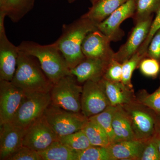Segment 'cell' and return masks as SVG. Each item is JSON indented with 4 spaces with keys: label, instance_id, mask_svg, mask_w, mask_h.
Returning a JSON list of instances; mask_svg holds the SVG:
<instances>
[{
    "label": "cell",
    "instance_id": "cell-23",
    "mask_svg": "<svg viewBox=\"0 0 160 160\" xmlns=\"http://www.w3.org/2000/svg\"><path fill=\"white\" fill-rule=\"evenodd\" d=\"M82 130L92 146L108 147L111 145L110 140L106 132L93 120L89 118Z\"/></svg>",
    "mask_w": 160,
    "mask_h": 160
},
{
    "label": "cell",
    "instance_id": "cell-37",
    "mask_svg": "<svg viewBox=\"0 0 160 160\" xmlns=\"http://www.w3.org/2000/svg\"><path fill=\"white\" fill-rule=\"evenodd\" d=\"M157 142L158 148L160 153V138H156Z\"/></svg>",
    "mask_w": 160,
    "mask_h": 160
},
{
    "label": "cell",
    "instance_id": "cell-19",
    "mask_svg": "<svg viewBox=\"0 0 160 160\" xmlns=\"http://www.w3.org/2000/svg\"><path fill=\"white\" fill-rule=\"evenodd\" d=\"M129 0H98L82 16L98 24L102 22Z\"/></svg>",
    "mask_w": 160,
    "mask_h": 160
},
{
    "label": "cell",
    "instance_id": "cell-35",
    "mask_svg": "<svg viewBox=\"0 0 160 160\" xmlns=\"http://www.w3.org/2000/svg\"><path fill=\"white\" fill-rule=\"evenodd\" d=\"M146 57L155 59L160 62V29L155 33L149 43Z\"/></svg>",
    "mask_w": 160,
    "mask_h": 160
},
{
    "label": "cell",
    "instance_id": "cell-21",
    "mask_svg": "<svg viewBox=\"0 0 160 160\" xmlns=\"http://www.w3.org/2000/svg\"><path fill=\"white\" fill-rule=\"evenodd\" d=\"M35 0H0V11L14 23L18 22L33 9Z\"/></svg>",
    "mask_w": 160,
    "mask_h": 160
},
{
    "label": "cell",
    "instance_id": "cell-39",
    "mask_svg": "<svg viewBox=\"0 0 160 160\" xmlns=\"http://www.w3.org/2000/svg\"><path fill=\"white\" fill-rule=\"evenodd\" d=\"M98 0H90V2H91L92 4H93V3L95 2H97Z\"/></svg>",
    "mask_w": 160,
    "mask_h": 160
},
{
    "label": "cell",
    "instance_id": "cell-17",
    "mask_svg": "<svg viewBox=\"0 0 160 160\" xmlns=\"http://www.w3.org/2000/svg\"><path fill=\"white\" fill-rule=\"evenodd\" d=\"M145 142L136 140L115 142L108 147L112 160H140Z\"/></svg>",
    "mask_w": 160,
    "mask_h": 160
},
{
    "label": "cell",
    "instance_id": "cell-26",
    "mask_svg": "<svg viewBox=\"0 0 160 160\" xmlns=\"http://www.w3.org/2000/svg\"><path fill=\"white\" fill-rule=\"evenodd\" d=\"M118 106H109L102 112L89 118L96 122L105 130L109 136L111 144L114 142V141L112 126V119Z\"/></svg>",
    "mask_w": 160,
    "mask_h": 160
},
{
    "label": "cell",
    "instance_id": "cell-32",
    "mask_svg": "<svg viewBox=\"0 0 160 160\" xmlns=\"http://www.w3.org/2000/svg\"><path fill=\"white\" fill-rule=\"evenodd\" d=\"M140 160H160V153L155 137L145 142Z\"/></svg>",
    "mask_w": 160,
    "mask_h": 160
},
{
    "label": "cell",
    "instance_id": "cell-29",
    "mask_svg": "<svg viewBox=\"0 0 160 160\" xmlns=\"http://www.w3.org/2000/svg\"><path fill=\"white\" fill-rule=\"evenodd\" d=\"M159 78L160 85L154 92L149 93L143 89L136 95L138 102L151 108L157 113H160V74Z\"/></svg>",
    "mask_w": 160,
    "mask_h": 160
},
{
    "label": "cell",
    "instance_id": "cell-16",
    "mask_svg": "<svg viewBox=\"0 0 160 160\" xmlns=\"http://www.w3.org/2000/svg\"><path fill=\"white\" fill-rule=\"evenodd\" d=\"M109 62L99 59L86 58L74 68L70 69V72L79 83L99 81L102 78Z\"/></svg>",
    "mask_w": 160,
    "mask_h": 160
},
{
    "label": "cell",
    "instance_id": "cell-30",
    "mask_svg": "<svg viewBox=\"0 0 160 160\" xmlns=\"http://www.w3.org/2000/svg\"><path fill=\"white\" fill-rule=\"evenodd\" d=\"M138 68L141 73L147 77L155 79L160 74V62L152 58L147 57L144 58Z\"/></svg>",
    "mask_w": 160,
    "mask_h": 160
},
{
    "label": "cell",
    "instance_id": "cell-7",
    "mask_svg": "<svg viewBox=\"0 0 160 160\" xmlns=\"http://www.w3.org/2000/svg\"><path fill=\"white\" fill-rule=\"evenodd\" d=\"M51 102L50 92L26 94L25 99L11 123L20 128L27 129L44 115Z\"/></svg>",
    "mask_w": 160,
    "mask_h": 160
},
{
    "label": "cell",
    "instance_id": "cell-5",
    "mask_svg": "<svg viewBox=\"0 0 160 160\" xmlns=\"http://www.w3.org/2000/svg\"><path fill=\"white\" fill-rule=\"evenodd\" d=\"M72 75L66 76L53 84L50 92L51 103L75 112H81L82 86Z\"/></svg>",
    "mask_w": 160,
    "mask_h": 160
},
{
    "label": "cell",
    "instance_id": "cell-14",
    "mask_svg": "<svg viewBox=\"0 0 160 160\" xmlns=\"http://www.w3.org/2000/svg\"><path fill=\"white\" fill-rule=\"evenodd\" d=\"M20 50L6 36V29L0 30V80L11 82L16 70Z\"/></svg>",
    "mask_w": 160,
    "mask_h": 160
},
{
    "label": "cell",
    "instance_id": "cell-8",
    "mask_svg": "<svg viewBox=\"0 0 160 160\" xmlns=\"http://www.w3.org/2000/svg\"><path fill=\"white\" fill-rule=\"evenodd\" d=\"M110 106L102 78L84 83L81 97V112L89 118L100 113Z\"/></svg>",
    "mask_w": 160,
    "mask_h": 160
},
{
    "label": "cell",
    "instance_id": "cell-20",
    "mask_svg": "<svg viewBox=\"0 0 160 160\" xmlns=\"http://www.w3.org/2000/svg\"><path fill=\"white\" fill-rule=\"evenodd\" d=\"M112 126L114 142L135 140L130 120L122 106H118L112 119Z\"/></svg>",
    "mask_w": 160,
    "mask_h": 160
},
{
    "label": "cell",
    "instance_id": "cell-4",
    "mask_svg": "<svg viewBox=\"0 0 160 160\" xmlns=\"http://www.w3.org/2000/svg\"><path fill=\"white\" fill-rule=\"evenodd\" d=\"M129 116L135 140L146 142L154 137L157 113L137 100L124 105Z\"/></svg>",
    "mask_w": 160,
    "mask_h": 160
},
{
    "label": "cell",
    "instance_id": "cell-38",
    "mask_svg": "<svg viewBox=\"0 0 160 160\" xmlns=\"http://www.w3.org/2000/svg\"><path fill=\"white\" fill-rule=\"evenodd\" d=\"M76 1H77V0H67V1H68V2L69 3L74 2Z\"/></svg>",
    "mask_w": 160,
    "mask_h": 160
},
{
    "label": "cell",
    "instance_id": "cell-15",
    "mask_svg": "<svg viewBox=\"0 0 160 160\" xmlns=\"http://www.w3.org/2000/svg\"><path fill=\"white\" fill-rule=\"evenodd\" d=\"M26 130L11 122L0 125V160H6L22 146Z\"/></svg>",
    "mask_w": 160,
    "mask_h": 160
},
{
    "label": "cell",
    "instance_id": "cell-6",
    "mask_svg": "<svg viewBox=\"0 0 160 160\" xmlns=\"http://www.w3.org/2000/svg\"><path fill=\"white\" fill-rule=\"evenodd\" d=\"M44 115L59 137L82 129L89 121V118L81 112L68 111L51 102Z\"/></svg>",
    "mask_w": 160,
    "mask_h": 160
},
{
    "label": "cell",
    "instance_id": "cell-2",
    "mask_svg": "<svg viewBox=\"0 0 160 160\" xmlns=\"http://www.w3.org/2000/svg\"><path fill=\"white\" fill-rule=\"evenodd\" d=\"M18 47L20 51L37 59L43 71L52 84L71 74L65 58L55 42L42 45L32 41H24Z\"/></svg>",
    "mask_w": 160,
    "mask_h": 160
},
{
    "label": "cell",
    "instance_id": "cell-34",
    "mask_svg": "<svg viewBox=\"0 0 160 160\" xmlns=\"http://www.w3.org/2000/svg\"><path fill=\"white\" fill-rule=\"evenodd\" d=\"M156 14V15L155 18L152 20L149 34L147 36L146 39L138 50V51L141 53H146L148 46L152 38L156 32L160 29V8Z\"/></svg>",
    "mask_w": 160,
    "mask_h": 160
},
{
    "label": "cell",
    "instance_id": "cell-33",
    "mask_svg": "<svg viewBox=\"0 0 160 160\" xmlns=\"http://www.w3.org/2000/svg\"><path fill=\"white\" fill-rule=\"evenodd\" d=\"M6 160H42L38 151L22 146Z\"/></svg>",
    "mask_w": 160,
    "mask_h": 160
},
{
    "label": "cell",
    "instance_id": "cell-18",
    "mask_svg": "<svg viewBox=\"0 0 160 160\" xmlns=\"http://www.w3.org/2000/svg\"><path fill=\"white\" fill-rule=\"evenodd\" d=\"M104 88L110 106H123L137 101L134 89L122 82H113L102 78Z\"/></svg>",
    "mask_w": 160,
    "mask_h": 160
},
{
    "label": "cell",
    "instance_id": "cell-24",
    "mask_svg": "<svg viewBox=\"0 0 160 160\" xmlns=\"http://www.w3.org/2000/svg\"><path fill=\"white\" fill-rule=\"evenodd\" d=\"M135 9L132 16L134 25L156 13L160 8V0H134Z\"/></svg>",
    "mask_w": 160,
    "mask_h": 160
},
{
    "label": "cell",
    "instance_id": "cell-11",
    "mask_svg": "<svg viewBox=\"0 0 160 160\" xmlns=\"http://www.w3.org/2000/svg\"><path fill=\"white\" fill-rule=\"evenodd\" d=\"M135 9L134 0H129L106 19L99 23L98 29L106 35L111 42L120 41L125 35V32L120 26L124 21L132 18Z\"/></svg>",
    "mask_w": 160,
    "mask_h": 160
},
{
    "label": "cell",
    "instance_id": "cell-3",
    "mask_svg": "<svg viewBox=\"0 0 160 160\" xmlns=\"http://www.w3.org/2000/svg\"><path fill=\"white\" fill-rule=\"evenodd\" d=\"M11 82L26 94L50 92L53 85L37 59L20 51L16 70Z\"/></svg>",
    "mask_w": 160,
    "mask_h": 160
},
{
    "label": "cell",
    "instance_id": "cell-28",
    "mask_svg": "<svg viewBox=\"0 0 160 160\" xmlns=\"http://www.w3.org/2000/svg\"><path fill=\"white\" fill-rule=\"evenodd\" d=\"M77 160H112L108 147L92 146L77 152Z\"/></svg>",
    "mask_w": 160,
    "mask_h": 160
},
{
    "label": "cell",
    "instance_id": "cell-9",
    "mask_svg": "<svg viewBox=\"0 0 160 160\" xmlns=\"http://www.w3.org/2000/svg\"><path fill=\"white\" fill-rule=\"evenodd\" d=\"M58 140V136L43 115L26 129L22 146L38 152Z\"/></svg>",
    "mask_w": 160,
    "mask_h": 160
},
{
    "label": "cell",
    "instance_id": "cell-27",
    "mask_svg": "<svg viewBox=\"0 0 160 160\" xmlns=\"http://www.w3.org/2000/svg\"><path fill=\"white\" fill-rule=\"evenodd\" d=\"M146 57V53H142L138 51L130 58L122 63V82L123 84L129 88L133 89L131 82L132 73L136 69L138 68L142 60Z\"/></svg>",
    "mask_w": 160,
    "mask_h": 160
},
{
    "label": "cell",
    "instance_id": "cell-36",
    "mask_svg": "<svg viewBox=\"0 0 160 160\" xmlns=\"http://www.w3.org/2000/svg\"><path fill=\"white\" fill-rule=\"evenodd\" d=\"M155 137L160 138V113H157Z\"/></svg>",
    "mask_w": 160,
    "mask_h": 160
},
{
    "label": "cell",
    "instance_id": "cell-25",
    "mask_svg": "<svg viewBox=\"0 0 160 160\" xmlns=\"http://www.w3.org/2000/svg\"><path fill=\"white\" fill-rule=\"evenodd\" d=\"M59 141L75 151L79 152L92 146L82 130L63 136L59 137Z\"/></svg>",
    "mask_w": 160,
    "mask_h": 160
},
{
    "label": "cell",
    "instance_id": "cell-12",
    "mask_svg": "<svg viewBox=\"0 0 160 160\" xmlns=\"http://www.w3.org/2000/svg\"><path fill=\"white\" fill-rule=\"evenodd\" d=\"M153 15L135 24L126 42L115 52L113 59L123 63L137 52L147 37Z\"/></svg>",
    "mask_w": 160,
    "mask_h": 160
},
{
    "label": "cell",
    "instance_id": "cell-22",
    "mask_svg": "<svg viewBox=\"0 0 160 160\" xmlns=\"http://www.w3.org/2000/svg\"><path fill=\"white\" fill-rule=\"evenodd\" d=\"M38 153L42 160H77V151L70 149L58 140Z\"/></svg>",
    "mask_w": 160,
    "mask_h": 160
},
{
    "label": "cell",
    "instance_id": "cell-1",
    "mask_svg": "<svg viewBox=\"0 0 160 160\" xmlns=\"http://www.w3.org/2000/svg\"><path fill=\"white\" fill-rule=\"evenodd\" d=\"M98 24L81 17L69 24H64L62 34L55 42L58 46L70 69L86 58L82 51L84 39L90 32L97 29Z\"/></svg>",
    "mask_w": 160,
    "mask_h": 160
},
{
    "label": "cell",
    "instance_id": "cell-10",
    "mask_svg": "<svg viewBox=\"0 0 160 160\" xmlns=\"http://www.w3.org/2000/svg\"><path fill=\"white\" fill-rule=\"evenodd\" d=\"M26 96L11 82L0 80V125L11 122Z\"/></svg>",
    "mask_w": 160,
    "mask_h": 160
},
{
    "label": "cell",
    "instance_id": "cell-13",
    "mask_svg": "<svg viewBox=\"0 0 160 160\" xmlns=\"http://www.w3.org/2000/svg\"><path fill=\"white\" fill-rule=\"evenodd\" d=\"M111 41L98 29L89 32L84 39L82 51L86 58L99 59L110 62L115 52L110 46Z\"/></svg>",
    "mask_w": 160,
    "mask_h": 160
},
{
    "label": "cell",
    "instance_id": "cell-31",
    "mask_svg": "<svg viewBox=\"0 0 160 160\" xmlns=\"http://www.w3.org/2000/svg\"><path fill=\"white\" fill-rule=\"evenodd\" d=\"M122 63L113 59L106 67L103 78L113 82H122Z\"/></svg>",
    "mask_w": 160,
    "mask_h": 160
}]
</instances>
